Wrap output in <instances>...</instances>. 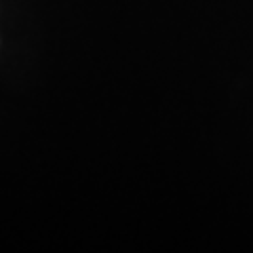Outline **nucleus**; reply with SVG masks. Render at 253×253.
Listing matches in <instances>:
<instances>
[]
</instances>
